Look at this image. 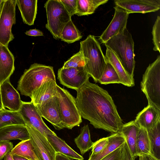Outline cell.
<instances>
[{
	"mask_svg": "<svg viewBox=\"0 0 160 160\" xmlns=\"http://www.w3.org/2000/svg\"><path fill=\"white\" fill-rule=\"evenodd\" d=\"M77 91L76 104L82 117L96 128L112 134L120 132L122 121L106 90L88 80Z\"/></svg>",
	"mask_w": 160,
	"mask_h": 160,
	"instance_id": "6da1fadb",
	"label": "cell"
},
{
	"mask_svg": "<svg viewBox=\"0 0 160 160\" xmlns=\"http://www.w3.org/2000/svg\"><path fill=\"white\" fill-rule=\"evenodd\" d=\"M79 51L84 58L87 72L95 82H98L107 64L99 42L94 36L89 35L80 42Z\"/></svg>",
	"mask_w": 160,
	"mask_h": 160,
	"instance_id": "7a4b0ae2",
	"label": "cell"
},
{
	"mask_svg": "<svg viewBox=\"0 0 160 160\" xmlns=\"http://www.w3.org/2000/svg\"><path fill=\"white\" fill-rule=\"evenodd\" d=\"M104 44L113 52L127 73L133 78L135 64L134 42L132 35L127 28Z\"/></svg>",
	"mask_w": 160,
	"mask_h": 160,
	"instance_id": "3957f363",
	"label": "cell"
},
{
	"mask_svg": "<svg viewBox=\"0 0 160 160\" xmlns=\"http://www.w3.org/2000/svg\"><path fill=\"white\" fill-rule=\"evenodd\" d=\"M49 78L55 79L52 67L34 63L25 70L18 82L17 89L21 95L30 98L33 91Z\"/></svg>",
	"mask_w": 160,
	"mask_h": 160,
	"instance_id": "277c9868",
	"label": "cell"
},
{
	"mask_svg": "<svg viewBox=\"0 0 160 160\" xmlns=\"http://www.w3.org/2000/svg\"><path fill=\"white\" fill-rule=\"evenodd\" d=\"M141 89L146 95L148 103L160 110V56L149 64L143 75Z\"/></svg>",
	"mask_w": 160,
	"mask_h": 160,
	"instance_id": "5b68a950",
	"label": "cell"
},
{
	"mask_svg": "<svg viewBox=\"0 0 160 160\" xmlns=\"http://www.w3.org/2000/svg\"><path fill=\"white\" fill-rule=\"evenodd\" d=\"M47 23L46 28L56 39H60L62 29L71 17L59 0H48L44 5Z\"/></svg>",
	"mask_w": 160,
	"mask_h": 160,
	"instance_id": "8992f818",
	"label": "cell"
},
{
	"mask_svg": "<svg viewBox=\"0 0 160 160\" xmlns=\"http://www.w3.org/2000/svg\"><path fill=\"white\" fill-rule=\"evenodd\" d=\"M57 88L62 125L64 128L71 129L82 122L76 99L67 90L58 85Z\"/></svg>",
	"mask_w": 160,
	"mask_h": 160,
	"instance_id": "52a82bcc",
	"label": "cell"
},
{
	"mask_svg": "<svg viewBox=\"0 0 160 160\" xmlns=\"http://www.w3.org/2000/svg\"><path fill=\"white\" fill-rule=\"evenodd\" d=\"M16 0H4L0 7V42L7 47L14 38L12 28L16 23Z\"/></svg>",
	"mask_w": 160,
	"mask_h": 160,
	"instance_id": "ba28073f",
	"label": "cell"
},
{
	"mask_svg": "<svg viewBox=\"0 0 160 160\" xmlns=\"http://www.w3.org/2000/svg\"><path fill=\"white\" fill-rule=\"evenodd\" d=\"M90 77L84 67L61 68L58 72V79L61 84L76 91L89 80Z\"/></svg>",
	"mask_w": 160,
	"mask_h": 160,
	"instance_id": "9c48e42d",
	"label": "cell"
},
{
	"mask_svg": "<svg viewBox=\"0 0 160 160\" xmlns=\"http://www.w3.org/2000/svg\"><path fill=\"white\" fill-rule=\"evenodd\" d=\"M30 135V140L39 160H55L56 152L45 137L32 126L26 124Z\"/></svg>",
	"mask_w": 160,
	"mask_h": 160,
	"instance_id": "30bf717a",
	"label": "cell"
},
{
	"mask_svg": "<svg viewBox=\"0 0 160 160\" xmlns=\"http://www.w3.org/2000/svg\"><path fill=\"white\" fill-rule=\"evenodd\" d=\"M19 112L25 124L32 126L46 137L47 134H56L45 123L36 107L31 101H22V105Z\"/></svg>",
	"mask_w": 160,
	"mask_h": 160,
	"instance_id": "8fae6325",
	"label": "cell"
},
{
	"mask_svg": "<svg viewBox=\"0 0 160 160\" xmlns=\"http://www.w3.org/2000/svg\"><path fill=\"white\" fill-rule=\"evenodd\" d=\"M114 8V17L99 38L101 43L104 44L126 28L129 14L124 9L118 6L115 5Z\"/></svg>",
	"mask_w": 160,
	"mask_h": 160,
	"instance_id": "7c38bea8",
	"label": "cell"
},
{
	"mask_svg": "<svg viewBox=\"0 0 160 160\" xmlns=\"http://www.w3.org/2000/svg\"><path fill=\"white\" fill-rule=\"evenodd\" d=\"M42 117L50 122L56 129L64 128L62 124V117L58 98L55 96L40 106L36 107Z\"/></svg>",
	"mask_w": 160,
	"mask_h": 160,
	"instance_id": "4fadbf2b",
	"label": "cell"
},
{
	"mask_svg": "<svg viewBox=\"0 0 160 160\" xmlns=\"http://www.w3.org/2000/svg\"><path fill=\"white\" fill-rule=\"evenodd\" d=\"M114 2L129 14L155 12L160 9V0H116Z\"/></svg>",
	"mask_w": 160,
	"mask_h": 160,
	"instance_id": "5bb4252c",
	"label": "cell"
},
{
	"mask_svg": "<svg viewBox=\"0 0 160 160\" xmlns=\"http://www.w3.org/2000/svg\"><path fill=\"white\" fill-rule=\"evenodd\" d=\"M57 85L56 79L47 78L32 92L30 97L31 102L36 107H38L52 97H58Z\"/></svg>",
	"mask_w": 160,
	"mask_h": 160,
	"instance_id": "9a60e30c",
	"label": "cell"
},
{
	"mask_svg": "<svg viewBox=\"0 0 160 160\" xmlns=\"http://www.w3.org/2000/svg\"><path fill=\"white\" fill-rule=\"evenodd\" d=\"M1 93L3 108L11 111L19 112L22 101L18 92L11 84L10 79L1 84Z\"/></svg>",
	"mask_w": 160,
	"mask_h": 160,
	"instance_id": "2e32d148",
	"label": "cell"
},
{
	"mask_svg": "<svg viewBox=\"0 0 160 160\" xmlns=\"http://www.w3.org/2000/svg\"><path fill=\"white\" fill-rule=\"evenodd\" d=\"M134 121L139 127L148 130L160 121V110L148 103L147 107L138 114Z\"/></svg>",
	"mask_w": 160,
	"mask_h": 160,
	"instance_id": "e0dca14e",
	"label": "cell"
},
{
	"mask_svg": "<svg viewBox=\"0 0 160 160\" xmlns=\"http://www.w3.org/2000/svg\"><path fill=\"white\" fill-rule=\"evenodd\" d=\"M14 57L8 47L0 42V84L10 79L15 70Z\"/></svg>",
	"mask_w": 160,
	"mask_h": 160,
	"instance_id": "ac0fdd59",
	"label": "cell"
},
{
	"mask_svg": "<svg viewBox=\"0 0 160 160\" xmlns=\"http://www.w3.org/2000/svg\"><path fill=\"white\" fill-rule=\"evenodd\" d=\"M30 139L26 126L12 125L0 128V142L19 139L21 141Z\"/></svg>",
	"mask_w": 160,
	"mask_h": 160,
	"instance_id": "d6986e66",
	"label": "cell"
},
{
	"mask_svg": "<svg viewBox=\"0 0 160 160\" xmlns=\"http://www.w3.org/2000/svg\"><path fill=\"white\" fill-rule=\"evenodd\" d=\"M105 56L107 62L112 65L118 74L121 84L128 87L134 86L135 85L134 78L130 77L127 73L115 54L107 47Z\"/></svg>",
	"mask_w": 160,
	"mask_h": 160,
	"instance_id": "ffe728a7",
	"label": "cell"
},
{
	"mask_svg": "<svg viewBox=\"0 0 160 160\" xmlns=\"http://www.w3.org/2000/svg\"><path fill=\"white\" fill-rule=\"evenodd\" d=\"M37 0H16L24 23L29 26L34 24L37 10Z\"/></svg>",
	"mask_w": 160,
	"mask_h": 160,
	"instance_id": "44dd1931",
	"label": "cell"
},
{
	"mask_svg": "<svg viewBox=\"0 0 160 160\" xmlns=\"http://www.w3.org/2000/svg\"><path fill=\"white\" fill-rule=\"evenodd\" d=\"M46 138L56 153L62 154L72 159L83 160L84 158L72 149L56 134H47Z\"/></svg>",
	"mask_w": 160,
	"mask_h": 160,
	"instance_id": "7402d4cb",
	"label": "cell"
},
{
	"mask_svg": "<svg viewBox=\"0 0 160 160\" xmlns=\"http://www.w3.org/2000/svg\"><path fill=\"white\" fill-rule=\"evenodd\" d=\"M139 127L134 120L123 124L120 132L123 135L131 153L135 160L136 157V144Z\"/></svg>",
	"mask_w": 160,
	"mask_h": 160,
	"instance_id": "603a6c76",
	"label": "cell"
},
{
	"mask_svg": "<svg viewBox=\"0 0 160 160\" xmlns=\"http://www.w3.org/2000/svg\"><path fill=\"white\" fill-rule=\"evenodd\" d=\"M123 135L120 132L108 136V142L102 151L98 154L90 155L88 160H100L121 147L125 142Z\"/></svg>",
	"mask_w": 160,
	"mask_h": 160,
	"instance_id": "cb8c5ba5",
	"label": "cell"
},
{
	"mask_svg": "<svg viewBox=\"0 0 160 160\" xmlns=\"http://www.w3.org/2000/svg\"><path fill=\"white\" fill-rule=\"evenodd\" d=\"M136 157L151 154V147L147 130L139 127L136 144Z\"/></svg>",
	"mask_w": 160,
	"mask_h": 160,
	"instance_id": "d4e9b609",
	"label": "cell"
},
{
	"mask_svg": "<svg viewBox=\"0 0 160 160\" xmlns=\"http://www.w3.org/2000/svg\"><path fill=\"white\" fill-rule=\"evenodd\" d=\"M12 125L26 126L19 112L4 109L0 110V128Z\"/></svg>",
	"mask_w": 160,
	"mask_h": 160,
	"instance_id": "484cf974",
	"label": "cell"
},
{
	"mask_svg": "<svg viewBox=\"0 0 160 160\" xmlns=\"http://www.w3.org/2000/svg\"><path fill=\"white\" fill-rule=\"evenodd\" d=\"M108 0H77L75 14L79 16L94 13L100 5L107 3Z\"/></svg>",
	"mask_w": 160,
	"mask_h": 160,
	"instance_id": "4316f807",
	"label": "cell"
},
{
	"mask_svg": "<svg viewBox=\"0 0 160 160\" xmlns=\"http://www.w3.org/2000/svg\"><path fill=\"white\" fill-rule=\"evenodd\" d=\"M10 153L12 156L18 155L28 160H36L38 158L30 139L20 142L13 148Z\"/></svg>",
	"mask_w": 160,
	"mask_h": 160,
	"instance_id": "83f0119b",
	"label": "cell"
},
{
	"mask_svg": "<svg viewBox=\"0 0 160 160\" xmlns=\"http://www.w3.org/2000/svg\"><path fill=\"white\" fill-rule=\"evenodd\" d=\"M74 141L82 155L92 148L94 142L91 139L88 125H85L82 128L80 134Z\"/></svg>",
	"mask_w": 160,
	"mask_h": 160,
	"instance_id": "f1b7e54d",
	"label": "cell"
},
{
	"mask_svg": "<svg viewBox=\"0 0 160 160\" xmlns=\"http://www.w3.org/2000/svg\"><path fill=\"white\" fill-rule=\"evenodd\" d=\"M82 37L81 32L71 20L62 29L60 39L69 44L79 40Z\"/></svg>",
	"mask_w": 160,
	"mask_h": 160,
	"instance_id": "f546056e",
	"label": "cell"
},
{
	"mask_svg": "<svg viewBox=\"0 0 160 160\" xmlns=\"http://www.w3.org/2000/svg\"><path fill=\"white\" fill-rule=\"evenodd\" d=\"M147 131L150 143L151 154L160 159V121Z\"/></svg>",
	"mask_w": 160,
	"mask_h": 160,
	"instance_id": "4dcf8cb0",
	"label": "cell"
},
{
	"mask_svg": "<svg viewBox=\"0 0 160 160\" xmlns=\"http://www.w3.org/2000/svg\"><path fill=\"white\" fill-rule=\"evenodd\" d=\"M98 82L107 85L111 83H121L119 76L115 70L109 63L107 62L106 68Z\"/></svg>",
	"mask_w": 160,
	"mask_h": 160,
	"instance_id": "1f68e13d",
	"label": "cell"
},
{
	"mask_svg": "<svg viewBox=\"0 0 160 160\" xmlns=\"http://www.w3.org/2000/svg\"><path fill=\"white\" fill-rule=\"evenodd\" d=\"M85 65L84 58L82 53L79 51L65 62L62 68H76L84 67Z\"/></svg>",
	"mask_w": 160,
	"mask_h": 160,
	"instance_id": "d6a6232c",
	"label": "cell"
},
{
	"mask_svg": "<svg viewBox=\"0 0 160 160\" xmlns=\"http://www.w3.org/2000/svg\"><path fill=\"white\" fill-rule=\"evenodd\" d=\"M152 33L154 45L153 50L160 52V17L157 16L153 26Z\"/></svg>",
	"mask_w": 160,
	"mask_h": 160,
	"instance_id": "836d02e7",
	"label": "cell"
},
{
	"mask_svg": "<svg viewBox=\"0 0 160 160\" xmlns=\"http://www.w3.org/2000/svg\"><path fill=\"white\" fill-rule=\"evenodd\" d=\"M108 142V137L101 138L94 142L91 155L99 154L106 146Z\"/></svg>",
	"mask_w": 160,
	"mask_h": 160,
	"instance_id": "e575fe53",
	"label": "cell"
},
{
	"mask_svg": "<svg viewBox=\"0 0 160 160\" xmlns=\"http://www.w3.org/2000/svg\"><path fill=\"white\" fill-rule=\"evenodd\" d=\"M77 0H59L65 9L72 17L75 14L77 6Z\"/></svg>",
	"mask_w": 160,
	"mask_h": 160,
	"instance_id": "d590c367",
	"label": "cell"
},
{
	"mask_svg": "<svg viewBox=\"0 0 160 160\" xmlns=\"http://www.w3.org/2000/svg\"><path fill=\"white\" fill-rule=\"evenodd\" d=\"M12 143L9 141L0 142V160H2L6 155L13 148Z\"/></svg>",
	"mask_w": 160,
	"mask_h": 160,
	"instance_id": "8d00e7d4",
	"label": "cell"
},
{
	"mask_svg": "<svg viewBox=\"0 0 160 160\" xmlns=\"http://www.w3.org/2000/svg\"><path fill=\"white\" fill-rule=\"evenodd\" d=\"M121 160H135L132 157L126 141L121 148Z\"/></svg>",
	"mask_w": 160,
	"mask_h": 160,
	"instance_id": "74e56055",
	"label": "cell"
},
{
	"mask_svg": "<svg viewBox=\"0 0 160 160\" xmlns=\"http://www.w3.org/2000/svg\"><path fill=\"white\" fill-rule=\"evenodd\" d=\"M122 145L100 160H121V153Z\"/></svg>",
	"mask_w": 160,
	"mask_h": 160,
	"instance_id": "f35d334b",
	"label": "cell"
},
{
	"mask_svg": "<svg viewBox=\"0 0 160 160\" xmlns=\"http://www.w3.org/2000/svg\"><path fill=\"white\" fill-rule=\"evenodd\" d=\"M25 34L28 36H43V32L39 30L34 29H30L27 31L25 32Z\"/></svg>",
	"mask_w": 160,
	"mask_h": 160,
	"instance_id": "ab89813d",
	"label": "cell"
},
{
	"mask_svg": "<svg viewBox=\"0 0 160 160\" xmlns=\"http://www.w3.org/2000/svg\"><path fill=\"white\" fill-rule=\"evenodd\" d=\"M55 160H72V159L62 154L56 153Z\"/></svg>",
	"mask_w": 160,
	"mask_h": 160,
	"instance_id": "60d3db41",
	"label": "cell"
},
{
	"mask_svg": "<svg viewBox=\"0 0 160 160\" xmlns=\"http://www.w3.org/2000/svg\"><path fill=\"white\" fill-rule=\"evenodd\" d=\"M142 156L143 160H160L152 154H147Z\"/></svg>",
	"mask_w": 160,
	"mask_h": 160,
	"instance_id": "b9f144b4",
	"label": "cell"
},
{
	"mask_svg": "<svg viewBox=\"0 0 160 160\" xmlns=\"http://www.w3.org/2000/svg\"><path fill=\"white\" fill-rule=\"evenodd\" d=\"M13 157L14 160H28L24 158L16 155H13Z\"/></svg>",
	"mask_w": 160,
	"mask_h": 160,
	"instance_id": "7bdbcfd3",
	"label": "cell"
},
{
	"mask_svg": "<svg viewBox=\"0 0 160 160\" xmlns=\"http://www.w3.org/2000/svg\"><path fill=\"white\" fill-rule=\"evenodd\" d=\"M4 160H14L13 156L12 155L10 152H8L5 157Z\"/></svg>",
	"mask_w": 160,
	"mask_h": 160,
	"instance_id": "ee69618b",
	"label": "cell"
},
{
	"mask_svg": "<svg viewBox=\"0 0 160 160\" xmlns=\"http://www.w3.org/2000/svg\"><path fill=\"white\" fill-rule=\"evenodd\" d=\"M4 108L2 105V102L1 97V84H0V110L3 109Z\"/></svg>",
	"mask_w": 160,
	"mask_h": 160,
	"instance_id": "f6af8a7d",
	"label": "cell"
},
{
	"mask_svg": "<svg viewBox=\"0 0 160 160\" xmlns=\"http://www.w3.org/2000/svg\"><path fill=\"white\" fill-rule=\"evenodd\" d=\"M138 157H139L138 160H143L142 156H139Z\"/></svg>",
	"mask_w": 160,
	"mask_h": 160,
	"instance_id": "bcb514c9",
	"label": "cell"
},
{
	"mask_svg": "<svg viewBox=\"0 0 160 160\" xmlns=\"http://www.w3.org/2000/svg\"><path fill=\"white\" fill-rule=\"evenodd\" d=\"M4 0H0V7L1 6L2 2Z\"/></svg>",
	"mask_w": 160,
	"mask_h": 160,
	"instance_id": "7dc6e473",
	"label": "cell"
},
{
	"mask_svg": "<svg viewBox=\"0 0 160 160\" xmlns=\"http://www.w3.org/2000/svg\"><path fill=\"white\" fill-rule=\"evenodd\" d=\"M36 160H39L38 159V158Z\"/></svg>",
	"mask_w": 160,
	"mask_h": 160,
	"instance_id": "c3c4849f",
	"label": "cell"
}]
</instances>
